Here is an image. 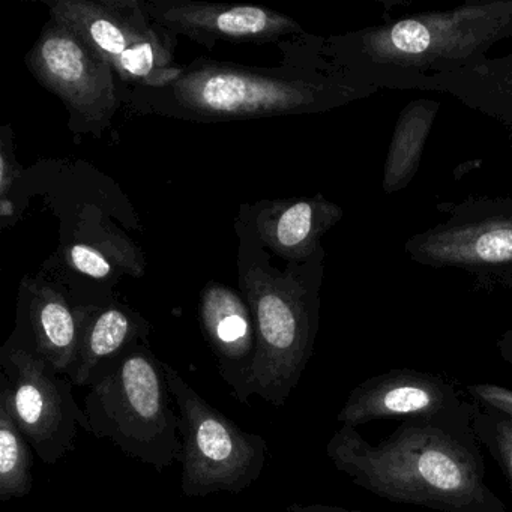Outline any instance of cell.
I'll return each instance as SVG.
<instances>
[{
	"mask_svg": "<svg viewBox=\"0 0 512 512\" xmlns=\"http://www.w3.org/2000/svg\"><path fill=\"white\" fill-rule=\"evenodd\" d=\"M326 455L353 484L389 502L443 512H508L485 482L476 436L425 422H400L379 443L341 425Z\"/></svg>",
	"mask_w": 512,
	"mask_h": 512,
	"instance_id": "cell-1",
	"label": "cell"
},
{
	"mask_svg": "<svg viewBox=\"0 0 512 512\" xmlns=\"http://www.w3.org/2000/svg\"><path fill=\"white\" fill-rule=\"evenodd\" d=\"M505 40H512V0H482L332 37L325 53L371 88L422 91L439 74L484 61Z\"/></svg>",
	"mask_w": 512,
	"mask_h": 512,
	"instance_id": "cell-2",
	"label": "cell"
},
{
	"mask_svg": "<svg viewBox=\"0 0 512 512\" xmlns=\"http://www.w3.org/2000/svg\"><path fill=\"white\" fill-rule=\"evenodd\" d=\"M172 401L163 362L140 344L101 371L85 397V412L91 434L161 472L181 452Z\"/></svg>",
	"mask_w": 512,
	"mask_h": 512,
	"instance_id": "cell-3",
	"label": "cell"
},
{
	"mask_svg": "<svg viewBox=\"0 0 512 512\" xmlns=\"http://www.w3.org/2000/svg\"><path fill=\"white\" fill-rule=\"evenodd\" d=\"M377 91L332 58L319 70L290 79L226 65H203L184 73L173 85V95L182 109L220 121L326 112Z\"/></svg>",
	"mask_w": 512,
	"mask_h": 512,
	"instance_id": "cell-4",
	"label": "cell"
},
{
	"mask_svg": "<svg viewBox=\"0 0 512 512\" xmlns=\"http://www.w3.org/2000/svg\"><path fill=\"white\" fill-rule=\"evenodd\" d=\"M244 292L257 337L250 395L284 406L313 356L319 328V280H281L251 268L244 277Z\"/></svg>",
	"mask_w": 512,
	"mask_h": 512,
	"instance_id": "cell-5",
	"label": "cell"
},
{
	"mask_svg": "<svg viewBox=\"0 0 512 512\" xmlns=\"http://www.w3.org/2000/svg\"><path fill=\"white\" fill-rule=\"evenodd\" d=\"M163 368L178 407L182 494L196 499L248 490L268 463L265 437L242 430L191 388L172 365L163 362Z\"/></svg>",
	"mask_w": 512,
	"mask_h": 512,
	"instance_id": "cell-6",
	"label": "cell"
},
{
	"mask_svg": "<svg viewBox=\"0 0 512 512\" xmlns=\"http://www.w3.org/2000/svg\"><path fill=\"white\" fill-rule=\"evenodd\" d=\"M0 401L44 464L58 463L76 445L79 428L91 433L70 377L14 340L0 352Z\"/></svg>",
	"mask_w": 512,
	"mask_h": 512,
	"instance_id": "cell-7",
	"label": "cell"
},
{
	"mask_svg": "<svg viewBox=\"0 0 512 512\" xmlns=\"http://www.w3.org/2000/svg\"><path fill=\"white\" fill-rule=\"evenodd\" d=\"M52 16L73 29L127 82L175 85L184 70L173 67L172 49L149 25L145 5L130 0H56Z\"/></svg>",
	"mask_w": 512,
	"mask_h": 512,
	"instance_id": "cell-8",
	"label": "cell"
},
{
	"mask_svg": "<svg viewBox=\"0 0 512 512\" xmlns=\"http://www.w3.org/2000/svg\"><path fill=\"white\" fill-rule=\"evenodd\" d=\"M476 403L466 389L439 374L394 368L368 377L350 391L337 415L341 425L373 421L425 422L475 436Z\"/></svg>",
	"mask_w": 512,
	"mask_h": 512,
	"instance_id": "cell-9",
	"label": "cell"
},
{
	"mask_svg": "<svg viewBox=\"0 0 512 512\" xmlns=\"http://www.w3.org/2000/svg\"><path fill=\"white\" fill-rule=\"evenodd\" d=\"M413 262L478 275L512 269V199H469L449 209L437 226L404 245Z\"/></svg>",
	"mask_w": 512,
	"mask_h": 512,
	"instance_id": "cell-10",
	"label": "cell"
},
{
	"mask_svg": "<svg viewBox=\"0 0 512 512\" xmlns=\"http://www.w3.org/2000/svg\"><path fill=\"white\" fill-rule=\"evenodd\" d=\"M34 76L86 121L115 107L112 67L80 35L53 17L28 56Z\"/></svg>",
	"mask_w": 512,
	"mask_h": 512,
	"instance_id": "cell-11",
	"label": "cell"
},
{
	"mask_svg": "<svg viewBox=\"0 0 512 512\" xmlns=\"http://www.w3.org/2000/svg\"><path fill=\"white\" fill-rule=\"evenodd\" d=\"M143 5L158 25L202 43L211 40L265 43L302 32L295 20L268 8L206 4L194 0H164Z\"/></svg>",
	"mask_w": 512,
	"mask_h": 512,
	"instance_id": "cell-12",
	"label": "cell"
},
{
	"mask_svg": "<svg viewBox=\"0 0 512 512\" xmlns=\"http://www.w3.org/2000/svg\"><path fill=\"white\" fill-rule=\"evenodd\" d=\"M200 322L217 358L221 379L229 385L239 403L248 404L257 341L250 305L233 290L211 284L202 293Z\"/></svg>",
	"mask_w": 512,
	"mask_h": 512,
	"instance_id": "cell-13",
	"label": "cell"
},
{
	"mask_svg": "<svg viewBox=\"0 0 512 512\" xmlns=\"http://www.w3.org/2000/svg\"><path fill=\"white\" fill-rule=\"evenodd\" d=\"M343 218V209L322 196L271 203L260 212L257 230L274 253L310 262L322 256L320 239Z\"/></svg>",
	"mask_w": 512,
	"mask_h": 512,
	"instance_id": "cell-14",
	"label": "cell"
},
{
	"mask_svg": "<svg viewBox=\"0 0 512 512\" xmlns=\"http://www.w3.org/2000/svg\"><path fill=\"white\" fill-rule=\"evenodd\" d=\"M79 314V350L70 379L74 386H89L101 371L118 361L143 337L139 320L122 308H77Z\"/></svg>",
	"mask_w": 512,
	"mask_h": 512,
	"instance_id": "cell-15",
	"label": "cell"
},
{
	"mask_svg": "<svg viewBox=\"0 0 512 512\" xmlns=\"http://www.w3.org/2000/svg\"><path fill=\"white\" fill-rule=\"evenodd\" d=\"M28 328L29 340H14L37 353L56 373L70 376L79 350L77 310L50 287H32Z\"/></svg>",
	"mask_w": 512,
	"mask_h": 512,
	"instance_id": "cell-16",
	"label": "cell"
},
{
	"mask_svg": "<svg viewBox=\"0 0 512 512\" xmlns=\"http://www.w3.org/2000/svg\"><path fill=\"white\" fill-rule=\"evenodd\" d=\"M422 91L442 92L503 124L512 125V53L484 59L425 83Z\"/></svg>",
	"mask_w": 512,
	"mask_h": 512,
	"instance_id": "cell-17",
	"label": "cell"
},
{
	"mask_svg": "<svg viewBox=\"0 0 512 512\" xmlns=\"http://www.w3.org/2000/svg\"><path fill=\"white\" fill-rule=\"evenodd\" d=\"M439 110L440 104L434 100H413L401 110L383 167L386 194L404 190L415 178Z\"/></svg>",
	"mask_w": 512,
	"mask_h": 512,
	"instance_id": "cell-18",
	"label": "cell"
},
{
	"mask_svg": "<svg viewBox=\"0 0 512 512\" xmlns=\"http://www.w3.org/2000/svg\"><path fill=\"white\" fill-rule=\"evenodd\" d=\"M32 449L4 401H0V500L22 499L31 493Z\"/></svg>",
	"mask_w": 512,
	"mask_h": 512,
	"instance_id": "cell-19",
	"label": "cell"
},
{
	"mask_svg": "<svg viewBox=\"0 0 512 512\" xmlns=\"http://www.w3.org/2000/svg\"><path fill=\"white\" fill-rule=\"evenodd\" d=\"M473 431L479 445L487 449L502 470L512 491V419L493 407L478 403Z\"/></svg>",
	"mask_w": 512,
	"mask_h": 512,
	"instance_id": "cell-20",
	"label": "cell"
},
{
	"mask_svg": "<svg viewBox=\"0 0 512 512\" xmlns=\"http://www.w3.org/2000/svg\"><path fill=\"white\" fill-rule=\"evenodd\" d=\"M73 268L91 278H107L112 274V265L97 248L86 244H76L68 250Z\"/></svg>",
	"mask_w": 512,
	"mask_h": 512,
	"instance_id": "cell-21",
	"label": "cell"
},
{
	"mask_svg": "<svg viewBox=\"0 0 512 512\" xmlns=\"http://www.w3.org/2000/svg\"><path fill=\"white\" fill-rule=\"evenodd\" d=\"M464 389L482 406L493 407L512 419V389L494 383H473Z\"/></svg>",
	"mask_w": 512,
	"mask_h": 512,
	"instance_id": "cell-22",
	"label": "cell"
},
{
	"mask_svg": "<svg viewBox=\"0 0 512 512\" xmlns=\"http://www.w3.org/2000/svg\"><path fill=\"white\" fill-rule=\"evenodd\" d=\"M14 167L13 161L8 160L7 151H2L0 154V193L2 197H7L8 188L13 184Z\"/></svg>",
	"mask_w": 512,
	"mask_h": 512,
	"instance_id": "cell-23",
	"label": "cell"
},
{
	"mask_svg": "<svg viewBox=\"0 0 512 512\" xmlns=\"http://www.w3.org/2000/svg\"><path fill=\"white\" fill-rule=\"evenodd\" d=\"M283 512H359L353 509L341 508V506L322 505V503H313V505H301V503H292L287 506Z\"/></svg>",
	"mask_w": 512,
	"mask_h": 512,
	"instance_id": "cell-24",
	"label": "cell"
},
{
	"mask_svg": "<svg viewBox=\"0 0 512 512\" xmlns=\"http://www.w3.org/2000/svg\"><path fill=\"white\" fill-rule=\"evenodd\" d=\"M496 347L500 359L505 361L506 364L512 365V328H509L508 331L503 332L502 337L497 340Z\"/></svg>",
	"mask_w": 512,
	"mask_h": 512,
	"instance_id": "cell-25",
	"label": "cell"
},
{
	"mask_svg": "<svg viewBox=\"0 0 512 512\" xmlns=\"http://www.w3.org/2000/svg\"><path fill=\"white\" fill-rule=\"evenodd\" d=\"M0 214L2 217H11L14 214V206L7 197H2V202H0Z\"/></svg>",
	"mask_w": 512,
	"mask_h": 512,
	"instance_id": "cell-26",
	"label": "cell"
}]
</instances>
